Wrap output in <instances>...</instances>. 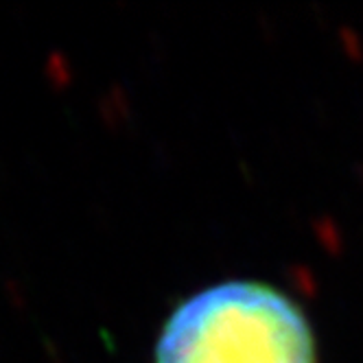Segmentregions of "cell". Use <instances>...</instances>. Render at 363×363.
<instances>
[{
	"mask_svg": "<svg viewBox=\"0 0 363 363\" xmlns=\"http://www.w3.org/2000/svg\"><path fill=\"white\" fill-rule=\"evenodd\" d=\"M155 363H315V340L287 296L235 280L175 308L155 346Z\"/></svg>",
	"mask_w": 363,
	"mask_h": 363,
	"instance_id": "cell-1",
	"label": "cell"
}]
</instances>
